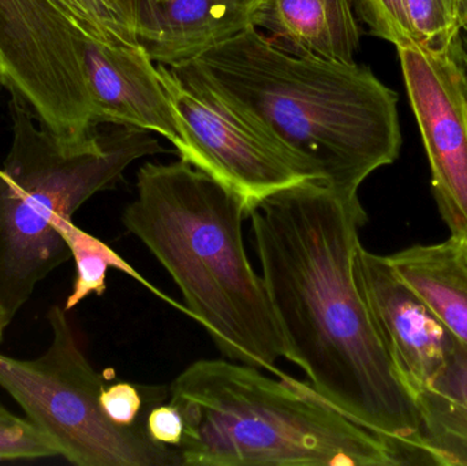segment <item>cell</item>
<instances>
[{
  "mask_svg": "<svg viewBox=\"0 0 467 466\" xmlns=\"http://www.w3.org/2000/svg\"><path fill=\"white\" fill-rule=\"evenodd\" d=\"M261 278L285 342L318 397L422 464L419 418L357 276L358 192L307 181L255 202Z\"/></svg>",
  "mask_w": 467,
  "mask_h": 466,
  "instance_id": "1",
  "label": "cell"
},
{
  "mask_svg": "<svg viewBox=\"0 0 467 466\" xmlns=\"http://www.w3.org/2000/svg\"><path fill=\"white\" fill-rule=\"evenodd\" d=\"M183 66L318 182L358 192L400 156L397 92L356 62L291 54L250 24Z\"/></svg>",
  "mask_w": 467,
  "mask_h": 466,
  "instance_id": "2",
  "label": "cell"
},
{
  "mask_svg": "<svg viewBox=\"0 0 467 466\" xmlns=\"http://www.w3.org/2000/svg\"><path fill=\"white\" fill-rule=\"evenodd\" d=\"M244 197L188 161L147 163L123 224L166 268L189 317L226 357L275 377L285 342L263 278L244 251Z\"/></svg>",
  "mask_w": 467,
  "mask_h": 466,
  "instance_id": "3",
  "label": "cell"
},
{
  "mask_svg": "<svg viewBox=\"0 0 467 466\" xmlns=\"http://www.w3.org/2000/svg\"><path fill=\"white\" fill-rule=\"evenodd\" d=\"M185 420L186 466H397L402 454L287 374L200 360L170 386Z\"/></svg>",
  "mask_w": 467,
  "mask_h": 466,
  "instance_id": "4",
  "label": "cell"
},
{
  "mask_svg": "<svg viewBox=\"0 0 467 466\" xmlns=\"http://www.w3.org/2000/svg\"><path fill=\"white\" fill-rule=\"evenodd\" d=\"M8 109L13 144L0 170V314L7 326L36 285L70 259L59 224L112 188L134 161L163 152L141 129L67 140L36 126L18 98Z\"/></svg>",
  "mask_w": 467,
  "mask_h": 466,
  "instance_id": "5",
  "label": "cell"
},
{
  "mask_svg": "<svg viewBox=\"0 0 467 466\" xmlns=\"http://www.w3.org/2000/svg\"><path fill=\"white\" fill-rule=\"evenodd\" d=\"M52 341L35 360L0 355V388L57 448L78 466H174L178 450L153 442L147 429L112 423L100 405L106 383L85 357L66 316L48 314Z\"/></svg>",
  "mask_w": 467,
  "mask_h": 466,
  "instance_id": "6",
  "label": "cell"
},
{
  "mask_svg": "<svg viewBox=\"0 0 467 466\" xmlns=\"http://www.w3.org/2000/svg\"><path fill=\"white\" fill-rule=\"evenodd\" d=\"M88 33L57 0H0L3 87L63 139L98 133L82 67Z\"/></svg>",
  "mask_w": 467,
  "mask_h": 466,
  "instance_id": "7",
  "label": "cell"
},
{
  "mask_svg": "<svg viewBox=\"0 0 467 466\" xmlns=\"http://www.w3.org/2000/svg\"><path fill=\"white\" fill-rule=\"evenodd\" d=\"M180 128L182 161L244 197L247 207L315 172L232 107L186 66L158 65Z\"/></svg>",
  "mask_w": 467,
  "mask_h": 466,
  "instance_id": "8",
  "label": "cell"
},
{
  "mask_svg": "<svg viewBox=\"0 0 467 466\" xmlns=\"http://www.w3.org/2000/svg\"><path fill=\"white\" fill-rule=\"evenodd\" d=\"M403 81L431 167L432 192L450 235L467 241V92L449 54L398 48Z\"/></svg>",
  "mask_w": 467,
  "mask_h": 466,
  "instance_id": "9",
  "label": "cell"
},
{
  "mask_svg": "<svg viewBox=\"0 0 467 466\" xmlns=\"http://www.w3.org/2000/svg\"><path fill=\"white\" fill-rule=\"evenodd\" d=\"M357 276L376 327L408 393L430 385L460 344L400 278L386 256L359 246Z\"/></svg>",
  "mask_w": 467,
  "mask_h": 466,
  "instance_id": "10",
  "label": "cell"
},
{
  "mask_svg": "<svg viewBox=\"0 0 467 466\" xmlns=\"http://www.w3.org/2000/svg\"><path fill=\"white\" fill-rule=\"evenodd\" d=\"M82 67L96 123L158 133L174 147L180 128L158 65L137 44L112 43L85 35Z\"/></svg>",
  "mask_w": 467,
  "mask_h": 466,
  "instance_id": "11",
  "label": "cell"
},
{
  "mask_svg": "<svg viewBox=\"0 0 467 466\" xmlns=\"http://www.w3.org/2000/svg\"><path fill=\"white\" fill-rule=\"evenodd\" d=\"M255 0H118L137 46L156 65L202 57L250 25Z\"/></svg>",
  "mask_w": 467,
  "mask_h": 466,
  "instance_id": "12",
  "label": "cell"
},
{
  "mask_svg": "<svg viewBox=\"0 0 467 466\" xmlns=\"http://www.w3.org/2000/svg\"><path fill=\"white\" fill-rule=\"evenodd\" d=\"M250 24L304 57L354 63L361 44L353 0H255Z\"/></svg>",
  "mask_w": 467,
  "mask_h": 466,
  "instance_id": "13",
  "label": "cell"
},
{
  "mask_svg": "<svg viewBox=\"0 0 467 466\" xmlns=\"http://www.w3.org/2000/svg\"><path fill=\"white\" fill-rule=\"evenodd\" d=\"M386 257L395 274L467 347V241L450 237Z\"/></svg>",
  "mask_w": 467,
  "mask_h": 466,
  "instance_id": "14",
  "label": "cell"
},
{
  "mask_svg": "<svg viewBox=\"0 0 467 466\" xmlns=\"http://www.w3.org/2000/svg\"><path fill=\"white\" fill-rule=\"evenodd\" d=\"M57 230H59L63 240L67 243L71 257L76 262L77 270L73 292L66 301V312L76 308L89 295H103L107 289V273H109V268H115V270L126 274L130 278L136 279L139 284L147 287L150 293L158 295L164 303L170 304V305L189 316L188 308L183 304L177 303L174 298L153 286L144 276L140 275L123 257H120L114 249L109 248L107 243H104L99 238L93 237L89 233L77 227L73 223V219L60 223Z\"/></svg>",
  "mask_w": 467,
  "mask_h": 466,
  "instance_id": "15",
  "label": "cell"
},
{
  "mask_svg": "<svg viewBox=\"0 0 467 466\" xmlns=\"http://www.w3.org/2000/svg\"><path fill=\"white\" fill-rule=\"evenodd\" d=\"M419 46L447 54L467 27V0H406Z\"/></svg>",
  "mask_w": 467,
  "mask_h": 466,
  "instance_id": "16",
  "label": "cell"
},
{
  "mask_svg": "<svg viewBox=\"0 0 467 466\" xmlns=\"http://www.w3.org/2000/svg\"><path fill=\"white\" fill-rule=\"evenodd\" d=\"M57 456L54 443L32 421L14 415L0 404V461Z\"/></svg>",
  "mask_w": 467,
  "mask_h": 466,
  "instance_id": "17",
  "label": "cell"
},
{
  "mask_svg": "<svg viewBox=\"0 0 467 466\" xmlns=\"http://www.w3.org/2000/svg\"><path fill=\"white\" fill-rule=\"evenodd\" d=\"M353 5L373 35L394 44L397 49L419 44L406 0H353Z\"/></svg>",
  "mask_w": 467,
  "mask_h": 466,
  "instance_id": "18",
  "label": "cell"
},
{
  "mask_svg": "<svg viewBox=\"0 0 467 466\" xmlns=\"http://www.w3.org/2000/svg\"><path fill=\"white\" fill-rule=\"evenodd\" d=\"M88 32L112 43L136 44L118 0H57Z\"/></svg>",
  "mask_w": 467,
  "mask_h": 466,
  "instance_id": "19",
  "label": "cell"
},
{
  "mask_svg": "<svg viewBox=\"0 0 467 466\" xmlns=\"http://www.w3.org/2000/svg\"><path fill=\"white\" fill-rule=\"evenodd\" d=\"M100 405L104 415L117 426H134L142 408L139 388L130 383H115L104 388L100 393Z\"/></svg>",
  "mask_w": 467,
  "mask_h": 466,
  "instance_id": "20",
  "label": "cell"
},
{
  "mask_svg": "<svg viewBox=\"0 0 467 466\" xmlns=\"http://www.w3.org/2000/svg\"><path fill=\"white\" fill-rule=\"evenodd\" d=\"M467 408V347L458 344L446 366L428 385Z\"/></svg>",
  "mask_w": 467,
  "mask_h": 466,
  "instance_id": "21",
  "label": "cell"
},
{
  "mask_svg": "<svg viewBox=\"0 0 467 466\" xmlns=\"http://www.w3.org/2000/svg\"><path fill=\"white\" fill-rule=\"evenodd\" d=\"M145 429L153 442L178 448L185 432V420L178 407L170 402L169 405H161L150 410Z\"/></svg>",
  "mask_w": 467,
  "mask_h": 466,
  "instance_id": "22",
  "label": "cell"
},
{
  "mask_svg": "<svg viewBox=\"0 0 467 466\" xmlns=\"http://www.w3.org/2000/svg\"><path fill=\"white\" fill-rule=\"evenodd\" d=\"M447 54H449L450 59L454 62L455 67L460 71L461 78H462L467 92V27L458 35Z\"/></svg>",
  "mask_w": 467,
  "mask_h": 466,
  "instance_id": "23",
  "label": "cell"
},
{
  "mask_svg": "<svg viewBox=\"0 0 467 466\" xmlns=\"http://www.w3.org/2000/svg\"><path fill=\"white\" fill-rule=\"evenodd\" d=\"M7 327L5 325V319H3L2 314H0V341H2L3 331Z\"/></svg>",
  "mask_w": 467,
  "mask_h": 466,
  "instance_id": "24",
  "label": "cell"
},
{
  "mask_svg": "<svg viewBox=\"0 0 467 466\" xmlns=\"http://www.w3.org/2000/svg\"><path fill=\"white\" fill-rule=\"evenodd\" d=\"M5 89V87H3L2 79H0V90Z\"/></svg>",
  "mask_w": 467,
  "mask_h": 466,
  "instance_id": "25",
  "label": "cell"
}]
</instances>
